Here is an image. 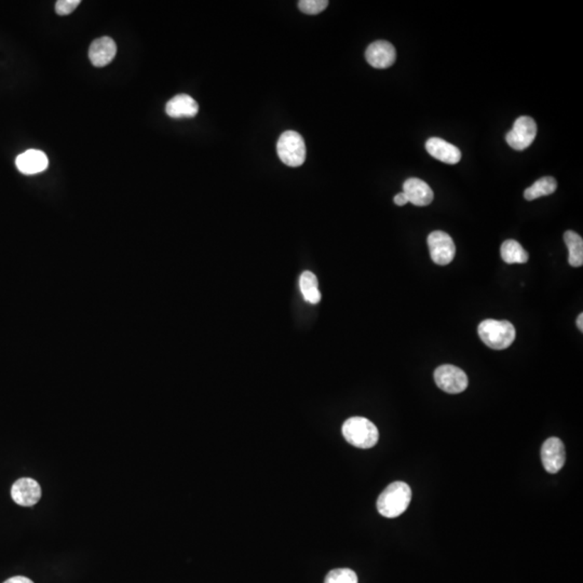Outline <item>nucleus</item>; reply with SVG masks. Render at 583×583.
<instances>
[{
	"instance_id": "f257e3e1",
	"label": "nucleus",
	"mask_w": 583,
	"mask_h": 583,
	"mask_svg": "<svg viewBox=\"0 0 583 583\" xmlns=\"http://www.w3.org/2000/svg\"><path fill=\"white\" fill-rule=\"evenodd\" d=\"M412 500L410 487L404 482H393L386 487L377 500V510L385 518H394L403 514Z\"/></svg>"
},
{
	"instance_id": "f03ea898",
	"label": "nucleus",
	"mask_w": 583,
	"mask_h": 583,
	"mask_svg": "<svg viewBox=\"0 0 583 583\" xmlns=\"http://www.w3.org/2000/svg\"><path fill=\"white\" fill-rule=\"evenodd\" d=\"M342 435L348 443L358 448H372L379 439L377 427L364 417H352L342 425Z\"/></svg>"
},
{
	"instance_id": "7ed1b4c3",
	"label": "nucleus",
	"mask_w": 583,
	"mask_h": 583,
	"mask_svg": "<svg viewBox=\"0 0 583 583\" xmlns=\"http://www.w3.org/2000/svg\"><path fill=\"white\" fill-rule=\"evenodd\" d=\"M479 336L486 346L494 350L507 349L513 344L516 332L509 321L489 319L479 325Z\"/></svg>"
},
{
	"instance_id": "20e7f679",
	"label": "nucleus",
	"mask_w": 583,
	"mask_h": 583,
	"mask_svg": "<svg viewBox=\"0 0 583 583\" xmlns=\"http://www.w3.org/2000/svg\"><path fill=\"white\" fill-rule=\"evenodd\" d=\"M277 153L284 165L292 168L300 167L306 160L304 138L295 131H286L278 141Z\"/></svg>"
},
{
	"instance_id": "39448f33",
	"label": "nucleus",
	"mask_w": 583,
	"mask_h": 583,
	"mask_svg": "<svg viewBox=\"0 0 583 583\" xmlns=\"http://www.w3.org/2000/svg\"><path fill=\"white\" fill-rule=\"evenodd\" d=\"M537 136V124L532 117L522 116L514 122L513 128L506 136L508 145L514 151H522L534 143Z\"/></svg>"
},
{
	"instance_id": "423d86ee",
	"label": "nucleus",
	"mask_w": 583,
	"mask_h": 583,
	"mask_svg": "<svg viewBox=\"0 0 583 583\" xmlns=\"http://www.w3.org/2000/svg\"><path fill=\"white\" fill-rule=\"evenodd\" d=\"M435 381L440 389L450 394L464 392L469 383L466 373L449 364L441 365L435 369Z\"/></svg>"
},
{
	"instance_id": "0eeeda50",
	"label": "nucleus",
	"mask_w": 583,
	"mask_h": 583,
	"mask_svg": "<svg viewBox=\"0 0 583 583\" xmlns=\"http://www.w3.org/2000/svg\"><path fill=\"white\" fill-rule=\"evenodd\" d=\"M428 248L431 259L440 266H445L453 261L456 246L453 239L446 232L437 230L428 236Z\"/></svg>"
},
{
	"instance_id": "6e6552de",
	"label": "nucleus",
	"mask_w": 583,
	"mask_h": 583,
	"mask_svg": "<svg viewBox=\"0 0 583 583\" xmlns=\"http://www.w3.org/2000/svg\"><path fill=\"white\" fill-rule=\"evenodd\" d=\"M541 460L549 473L559 472L566 460L565 446L559 437H550L541 448Z\"/></svg>"
},
{
	"instance_id": "1a4fd4ad",
	"label": "nucleus",
	"mask_w": 583,
	"mask_h": 583,
	"mask_svg": "<svg viewBox=\"0 0 583 583\" xmlns=\"http://www.w3.org/2000/svg\"><path fill=\"white\" fill-rule=\"evenodd\" d=\"M367 63L378 70H385L393 65L396 59V48L389 41L378 40L367 47L365 51Z\"/></svg>"
},
{
	"instance_id": "9d476101",
	"label": "nucleus",
	"mask_w": 583,
	"mask_h": 583,
	"mask_svg": "<svg viewBox=\"0 0 583 583\" xmlns=\"http://www.w3.org/2000/svg\"><path fill=\"white\" fill-rule=\"evenodd\" d=\"M11 497L22 507H33L40 500V485L34 479H20L12 485Z\"/></svg>"
},
{
	"instance_id": "9b49d317",
	"label": "nucleus",
	"mask_w": 583,
	"mask_h": 583,
	"mask_svg": "<svg viewBox=\"0 0 583 583\" xmlns=\"http://www.w3.org/2000/svg\"><path fill=\"white\" fill-rule=\"evenodd\" d=\"M117 55V45L111 37H101L91 43L89 59L95 67L109 65Z\"/></svg>"
},
{
	"instance_id": "f8f14e48",
	"label": "nucleus",
	"mask_w": 583,
	"mask_h": 583,
	"mask_svg": "<svg viewBox=\"0 0 583 583\" xmlns=\"http://www.w3.org/2000/svg\"><path fill=\"white\" fill-rule=\"evenodd\" d=\"M16 165L21 173L34 175L45 171L49 167L47 155L38 149H28L16 157Z\"/></svg>"
},
{
	"instance_id": "ddd939ff",
	"label": "nucleus",
	"mask_w": 583,
	"mask_h": 583,
	"mask_svg": "<svg viewBox=\"0 0 583 583\" xmlns=\"http://www.w3.org/2000/svg\"><path fill=\"white\" fill-rule=\"evenodd\" d=\"M403 192L408 197V202L416 207H426L435 198L432 190L426 182L416 178L406 180L403 184Z\"/></svg>"
},
{
	"instance_id": "4468645a",
	"label": "nucleus",
	"mask_w": 583,
	"mask_h": 583,
	"mask_svg": "<svg viewBox=\"0 0 583 583\" xmlns=\"http://www.w3.org/2000/svg\"><path fill=\"white\" fill-rule=\"evenodd\" d=\"M426 149L429 155L447 165H456L462 159V151L457 147L440 138H429Z\"/></svg>"
},
{
	"instance_id": "2eb2a0df",
	"label": "nucleus",
	"mask_w": 583,
	"mask_h": 583,
	"mask_svg": "<svg viewBox=\"0 0 583 583\" xmlns=\"http://www.w3.org/2000/svg\"><path fill=\"white\" fill-rule=\"evenodd\" d=\"M198 111V103L188 94L176 95L165 105V113L171 118H192Z\"/></svg>"
},
{
	"instance_id": "dca6fc26",
	"label": "nucleus",
	"mask_w": 583,
	"mask_h": 583,
	"mask_svg": "<svg viewBox=\"0 0 583 583\" xmlns=\"http://www.w3.org/2000/svg\"><path fill=\"white\" fill-rule=\"evenodd\" d=\"M564 241L567 246L570 256L568 263L572 267H581L583 265V240L578 234L568 230L564 234Z\"/></svg>"
},
{
	"instance_id": "f3484780",
	"label": "nucleus",
	"mask_w": 583,
	"mask_h": 583,
	"mask_svg": "<svg viewBox=\"0 0 583 583\" xmlns=\"http://www.w3.org/2000/svg\"><path fill=\"white\" fill-rule=\"evenodd\" d=\"M557 188V182L551 176H545L537 180L536 182L527 188L524 192V198L528 201L536 200L540 197L549 196L553 194Z\"/></svg>"
},
{
	"instance_id": "a211bd4d",
	"label": "nucleus",
	"mask_w": 583,
	"mask_h": 583,
	"mask_svg": "<svg viewBox=\"0 0 583 583\" xmlns=\"http://www.w3.org/2000/svg\"><path fill=\"white\" fill-rule=\"evenodd\" d=\"M502 259L507 263H525L528 261V253L516 240H507L500 248Z\"/></svg>"
},
{
	"instance_id": "6ab92c4d",
	"label": "nucleus",
	"mask_w": 583,
	"mask_h": 583,
	"mask_svg": "<svg viewBox=\"0 0 583 583\" xmlns=\"http://www.w3.org/2000/svg\"><path fill=\"white\" fill-rule=\"evenodd\" d=\"M300 288L306 302L317 304L321 300L320 290L317 286V279L310 271H305L300 279Z\"/></svg>"
},
{
	"instance_id": "aec40b11",
	"label": "nucleus",
	"mask_w": 583,
	"mask_h": 583,
	"mask_svg": "<svg viewBox=\"0 0 583 583\" xmlns=\"http://www.w3.org/2000/svg\"><path fill=\"white\" fill-rule=\"evenodd\" d=\"M325 583H358V577L349 568H338L327 574Z\"/></svg>"
},
{
	"instance_id": "412c9836",
	"label": "nucleus",
	"mask_w": 583,
	"mask_h": 583,
	"mask_svg": "<svg viewBox=\"0 0 583 583\" xmlns=\"http://www.w3.org/2000/svg\"><path fill=\"white\" fill-rule=\"evenodd\" d=\"M327 6H329L327 0H302L298 3V8H300V11L306 14H311V16L325 11Z\"/></svg>"
},
{
	"instance_id": "4be33fe9",
	"label": "nucleus",
	"mask_w": 583,
	"mask_h": 583,
	"mask_svg": "<svg viewBox=\"0 0 583 583\" xmlns=\"http://www.w3.org/2000/svg\"><path fill=\"white\" fill-rule=\"evenodd\" d=\"M79 5H80V0H59L55 4V11L59 16H67L72 13Z\"/></svg>"
},
{
	"instance_id": "5701e85b",
	"label": "nucleus",
	"mask_w": 583,
	"mask_h": 583,
	"mask_svg": "<svg viewBox=\"0 0 583 583\" xmlns=\"http://www.w3.org/2000/svg\"><path fill=\"white\" fill-rule=\"evenodd\" d=\"M393 201L394 203H396V205H399V207H403V205L410 203L408 202V197H406V195L404 194V192L396 195V196L394 197Z\"/></svg>"
},
{
	"instance_id": "b1692460",
	"label": "nucleus",
	"mask_w": 583,
	"mask_h": 583,
	"mask_svg": "<svg viewBox=\"0 0 583 583\" xmlns=\"http://www.w3.org/2000/svg\"><path fill=\"white\" fill-rule=\"evenodd\" d=\"M4 583H34L33 582L31 579L26 578V577L22 576H16L12 577V578L8 579L7 581H5Z\"/></svg>"
},
{
	"instance_id": "393cba45",
	"label": "nucleus",
	"mask_w": 583,
	"mask_h": 583,
	"mask_svg": "<svg viewBox=\"0 0 583 583\" xmlns=\"http://www.w3.org/2000/svg\"><path fill=\"white\" fill-rule=\"evenodd\" d=\"M577 327L580 331H583V315L580 313L579 315L578 319H577Z\"/></svg>"
}]
</instances>
